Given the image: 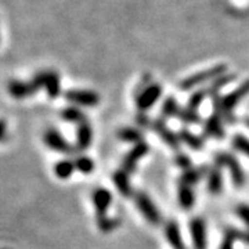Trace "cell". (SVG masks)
Segmentation results:
<instances>
[{
    "label": "cell",
    "instance_id": "6da1fadb",
    "mask_svg": "<svg viewBox=\"0 0 249 249\" xmlns=\"http://www.w3.org/2000/svg\"><path fill=\"white\" fill-rule=\"evenodd\" d=\"M249 94V79L244 80L237 89L230 91L227 96L222 97L220 94L212 96V104H213V111L219 112L223 116L224 121L229 124L234 122V109L240 104L244 98Z\"/></svg>",
    "mask_w": 249,
    "mask_h": 249
},
{
    "label": "cell",
    "instance_id": "7a4b0ae2",
    "mask_svg": "<svg viewBox=\"0 0 249 249\" xmlns=\"http://www.w3.org/2000/svg\"><path fill=\"white\" fill-rule=\"evenodd\" d=\"M47 83V71H42L35 73V76L31 80H10L7 85L10 96L17 100L31 97L37 90L45 89Z\"/></svg>",
    "mask_w": 249,
    "mask_h": 249
},
{
    "label": "cell",
    "instance_id": "3957f363",
    "mask_svg": "<svg viewBox=\"0 0 249 249\" xmlns=\"http://www.w3.org/2000/svg\"><path fill=\"white\" fill-rule=\"evenodd\" d=\"M227 70H229V67L226 64H217V65H213V67H211V68H208L205 71L193 73V75L187 76L186 79H183L178 83V89L183 90V91H188V90L194 89L196 86H201L206 82H212L216 78L227 73Z\"/></svg>",
    "mask_w": 249,
    "mask_h": 249
},
{
    "label": "cell",
    "instance_id": "277c9868",
    "mask_svg": "<svg viewBox=\"0 0 249 249\" xmlns=\"http://www.w3.org/2000/svg\"><path fill=\"white\" fill-rule=\"evenodd\" d=\"M214 166L220 168L226 166L229 172H230V176H231L232 184L237 188H242L245 186V173L244 169L241 166V163L238 160L230 154V152H219L214 155Z\"/></svg>",
    "mask_w": 249,
    "mask_h": 249
},
{
    "label": "cell",
    "instance_id": "5b68a950",
    "mask_svg": "<svg viewBox=\"0 0 249 249\" xmlns=\"http://www.w3.org/2000/svg\"><path fill=\"white\" fill-rule=\"evenodd\" d=\"M134 202L137 209L142 212L144 219L148 223H151L154 226H158L162 222V213L158 211L157 205L152 202V199L147 196L145 193L139 191L134 194Z\"/></svg>",
    "mask_w": 249,
    "mask_h": 249
},
{
    "label": "cell",
    "instance_id": "8992f818",
    "mask_svg": "<svg viewBox=\"0 0 249 249\" xmlns=\"http://www.w3.org/2000/svg\"><path fill=\"white\" fill-rule=\"evenodd\" d=\"M160 96H162V86H160L158 83L147 85L137 94V97H136V107L142 112L148 111L150 108L154 107V104L160 100Z\"/></svg>",
    "mask_w": 249,
    "mask_h": 249
},
{
    "label": "cell",
    "instance_id": "52a82bcc",
    "mask_svg": "<svg viewBox=\"0 0 249 249\" xmlns=\"http://www.w3.org/2000/svg\"><path fill=\"white\" fill-rule=\"evenodd\" d=\"M64 97H65V100L68 103L75 104V106H79V107H96L100 103L98 93L91 91V90H67L64 93Z\"/></svg>",
    "mask_w": 249,
    "mask_h": 249
},
{
    "label": "cell",
    "instance_id": "ba28073f",
    "mask_svg": "<svg viewBox=\"0 0 249 249\" xmlns=\"http://www.w3.org/2000/svg\"><path fill=\"white\" fill-rule=\"evenodd\" d=\"M43 140H45L46 145L55 152L71 155L75 151H78L76 147H72L71 144L64 139V136L55 129H49L43 136Z\"/></svg>",
    "mask_w": 249,
    "mask_h": 249
},
{
    "label": "cell",
    "instance_id": "9c48e42d",
    "mask_svg": "<svg viewBox=\"0 0 249 249\" xmlns=\"http://www.w3.org/2000/svg\"><path fill=\"white\" fill-rule=\"evenodd\" d=\"M190 234L194 249H208V230L202 217H194L190 222Z\"/></svg>",
    "mask_w": 249,
    "mask_h": 249
},
{
    "label": "cell",
    "instance_id": "30bf717a",
    "mask_svg": "<svg viewBox=\"0 0 249 249\" xmlns=\"http://www.w3.org/2000/svg\"><path fill=\"white\" fill-rule=\"evenodd\" d=\"M148 151H150V145L145 142L136 144L133 148L124 155V160H122V169L126 173H129V175L133 173L134 170H136L137 163H139V160L144 158L148 154Z\"/></svg>",
    "mask_w": 249,
    "mask_h": 249
},
{
    "label": "cell",
    "instance_id": "8fae6325",
    "mask_svg": "<svg viewBox=\"0 0 249 249\" xmlns=\"http://www.w3.org/2000/svg\"><path fill=\"white\" fill-rule=\"evenodd\" d=\"M150 127L160 136L162 142L169 145L170 148H173V150H178L180 148V142H180L178 136L175 132L170 130L163 119H154Z\"/></svg>",
    "mask_w": 249,
    "mask_h": 249
},
{
    "label": "cell",
    "instance_id": "7c38bea8",
    "mask_svg": "<svg viewBox=\"0 0 249 249\" xmlns=\"http://www.w3.org/2000/svg\"><path fill=\"white\" fill-rule=\"evenodd\" d=\"M91 201H93V206H94V211H96L97 217L106 216L108 209H109V205L112 202V194L107 188L100 187V188L93 191Z\"/></svg>",
    "mask_w": 249,
    "mask_h": 249
},
{
    "label": "cell",
    "instance_id": "4fadbf2b",
    "mask_svg": "<svg viewBox=\"0 0 249 249\" xmlns=\"http://www.w3.org/2000/svg\"><path fill=\"white\" fill-rule=\"evenodd\" d=\"M204 134L206 137L216 139V140H223L224 139L226 132H224V127H223V116L219 112L213 111V114L206 119Z\"/></svg>",
    "mask_w": 249,
    "mask_h": 249
},
{
    "label": "cell",
    "instance_id": "5bb4252c",
    "mask_svg": "<svg viewBox=\"0 0 249 249\" xmlns=\"http://www.w3.org/2000/svg\"><path fill=\"white\" fill-rule=\"evenodd\" d=\"M165 237H166L169 245L173 249H187L186 244L183 241V237H181V232H180V227L175 220H170V222L166 223Z\"/></svg>",
    "mask_w": 249,
    "mask_h": 249
},
{
    "label": "cell",
    "instance_id": "9a60e30c",
    "mask_svg": "<svg viewBox=\"0 0 249 249\" xmlns=\"http://www.w3.org/2000/svg\"><path fill=\"white\" fill-rule=\"evenodd\" d=\"M112 181H114V186L116 187V190L119 191L121 196H126V198L133 196V187L130 184L129 173H126L124 169H119L114 172Z\"/></svg>",
    "mask_w": 249,
    "mask_h": 249
},
{
    "label": "cell",
    "instance_id": "2e32d148",
    "mask_svg": "<svg viewBox=\"0 0 249 249\" xmlns=\"http://www.w3.org/2000/svg\"><path fill=\"white\" fill-rule=\"evenodd\" d=\"M93 142V130L89 122L78 124V130H76V150L78 151H85L90 147V144Z\"/></svg>",
    "mask_w": 249,
    "mask_h": 249
},
{
    "label": "cell",
    "instance_id": "e0dca14e",
    "mask_svg": "<svg viewBox=\"0 0 249 249\" xmlns=\"http://www.w3.org/2000/svg\"><path fill=\"white\" fill-rule=\"evenodd\" d=\"M178 201L181 209H184V211L193 209L196 205V193H194L193 187L180 183L178 188Z\"/></svg>",
    "mask_w": 249,
    "mask_h": 249
},
{
    "label": "cell",
    "instance_id": "ac0fdd59",
    "mask_svg": "<svg viewBox=\"0 0 249 249\" xmlns=\"http://www.w3.org/2000/svg\"><path fill=\"white\" fill-rule=\"evenodd\" d=\"M238 78V75L237 73H234V72H227V73H224L222 76H219V78H216L214 80H212V83H209V86H206V91H208V96H214V94H219L220 93V90L224 88V86H227V85H230L232 83L234 80Z\"/></svg>",
    "mask_w": 249,
    "mask_h": 249
},
{
    "label": "cell",
    "instance_id": "d6986e66",
    "mask_svg": "<svg viewBox=\"0 0 249 249\" xmlns=\"http://www.w3.org/2000/svg\"><path fill=\"white\" fill-rule=\"evenodd\" d=\"M178 139H180V142H184L187 147H190V148L194 150V151H201V150L204 148V139L199 137L198 134L190 132L188 129H181L178 133Z\"/></svg>",
    "mask_w": 249,
    "mask_h": 249
},
{
    "label": "cell",
    "instance_id": "ffe728a7",
    "mask_svg": "<svg viewBox=\"0 0 249 249\" xmlns=\"http://www.w3.org/2000/svg\"><path fill=\"white\" fill-rule=\"evenodd\" d=\"M208 191L212 196H219L223 190V176L220 168L214 166L208 172Z\"/></svg>",
    "mask_w": 249,
    "mask_h": 249
},
{
    "label": "cell",
    "instance_id": "44dd1931",
    "mask_svg": "<svg viewBox=\"0 0 249 249\" xmlns=\"http://www.w3.org/2000/svg\"><path fill=\"white\" fill-rule=\"evenodd\" d=\"M206 170L208 168H191V169L184 170L180 176V183L191 187L196 186L206 175Z\"/></svg>",
    "mask_w": 249,
    "mask_h": 249
},
{
    "label": "cell",
    "instance_id": "7402d4cb",
    "mask_svg": "<svg viewBox=\"0 0 249 249\" xmlns=\"http://www.w3.org/2000/svg\"><path fill=\"white\" fill-rule=\"evenodd\" d=\"M45 90L50 98H57L61 94V79L55 71H47V83Z\"/></svg>",
    "mask_w": 249,
    "mask_h": 249
},
{
    "label": "cell",
    "instance_id": "603a6c76",
    "mask_svg": "<svg viewBox=\"0 0 249 249\" xmlns=\"http://www.w3.org/2000/svg\"><path fill=\"white\" fill-rule=\"evenodd\" d=\"M116 136L121 142H134V144H139L142 142V133L136 129V127H121Z\"/></svg>",
    "mask_w": 249,
    "mask_h": 249
},
{
    "label": "cell",
    "instance_id": "cb8c5ba5",
    "mask_svg": "<svg viewBox=\"0 0 249 249\" xmlns=\"http://www.w3.org/2000/svg\"><path fill=\"white\" fill-rule=\"evenodd\" d=\"M61 118L67 122H71V124H82L85 122H88V118L86 115L80 111L79 108L76 107H67L62 109Z\"/></svg>",
    "mask_w": 249,
    "mask_h": 249
},
{
    "label": "cell",
    "instance_id": "d4e9b609",
    "mask_svg": "<svg viewBox=\"0 0 249 249\" xmlns=\"http://www.w3.org/2000/svg\"><path fill=\"white\" fill-rule=\"evenodd\" d=\"M75 170H76V168H75V162L70 160H60V162H57L55 166H54V173H55V176L58 178H62V180L71 178Z\"/></svg>",
    "mask_w": 249,
    "mask_h": 249
},
{
    "label": "cell",
    "instance_id": "484cf974",
    "mask_svg": "<svg viewBox=\"0 0 249 249\" xmlns=\"http://www.w3.org/2000/svg\"><path fill=\"white\" fill-rule=\"evenodd\" d=\"M178 112H180V106H178V100L175 97H168L160 108V114L165 119H169V118H178Z\"/></svg>",
    "mask_w": 249,
    "mask_h": 249
},
{
    "label": "cell",
    "instance_id": "4316f807",
    "mask_svg": "<svg viewBox=\"0 0 249 249\" xmlns=\"http://www.w3.org/2000/svg\"><path fill=\"white\" fill-rule=\"evenodd\" d=\"M178 118L186 124H201V116L198 114L196 109H193L190 107L180 108V112H178Z\"/></svg>",
    "mask_w": 249,
    "mask_h": 249
},
{
    "label": "cell",
    "instance_id": "83f0119b",
    "mask_svg": "<svg viewBox=\"0 0 249 249\" xmlns=\"http://www.w3.org/2000/svg\"><path fill=\"white\" fill-rule=\"evenodd\" d=\"M75 168L78 172L83 173V175H90L93 173V170L96 169V163L93 162L91 158L86 157V155H82V157H78L75 158Z\"/></svg>",
    "mask_w": 249,
    "mask_h": 249
},
{
    "label": "cell",
    "instance_id": "f1b7e54d",
    "mask_svg": "<svg viewBox=\"0 0 249 249\" xmlns=\"http://www.w3.org/2000/svg\"><path fill=\"white\" fill-rule=\"evenodd\" d=\"M97 226L100 229V231L103 232H111L115 230L116 227L119 226V220L114 219V217H109V216H100L97 217Z\"/></svg>",
    "mask_w": 249,
    "mask_h": 249
},
{
    "label": "cell",
    "instance_id": "f546056e",
    "mask_svg": "<svg viewBox=\"0 0 249 249\" xmlns=\"http://www.w3.org/2000/svg\"><path fill=\"white\" fill-rule=\"evenodd\" d=\"M208 97V91H206V88H202V89L196 90L190 98H188V103H187V107L193 108V109H198V107L204 103L205 98Z\"/></svg>",
    "mask_w": 249,
    "mask_h": 249
},
{
    "label": "cell",
    "instance_id": "4dcf8cb0",
    "mask_svg": "<svg viewBox=\"0 0 249 249\" xmlns=\"http://www.w3.org/2000/svg\"><path fill=\"white\" fill-rule=\"evenodd\" d=\"M232 147H234V150L249 157V139L245 137L244 134H235L232 137Z\"/></svg>",
    "mask_w": 249,
    "mask_h": 249
},
{
    "label": "cell",
    "instance_id": "1f68e13d",
    "mask_svg": "<svg viewBox=\"0 0 249 249\" xmlns=\"http://www.w3.org/2000/svg\"><path fill=\"white\" fill-rule=\"evenodd\" d=\"M224 237L231 241H241L244 244L249 245V230L248 231H241L238 229H227L224 232Z\"/></svg>",
    "mask_w": 249,
    "mask_h": 249
},
{
    "label": "cell",
    "instance_id": "d6a6232c",
    "mask_svg": "<svg viewBox=\"0 0 249 249\" xmlns=\"http://www.w3.org/2000/svg\"><path fill=\"white\" fill-rule=\"evenodd\" d=\"M175 163H176V165H178V168L183 170V172L193 168L190 157H188V155H186V154H183V152H178V155L175 157Z\"/></svg>",
    "mask_w": 249,
    "mask_h": 249
},
{
    "label": "cell",
    "instance_id": "836d02e7",
    "mask_svg": "<svg viewBox=\"0 0 249 249\" xmlns=\"http://www.w3.org/2000/svg\"><path fill=\"white\" fill-rule=\"evenodd\" d=\"M235 214L240 217L245 226L249 229V205L248 204H238L235 208Z\"/></svg>",
    "mask_w": 249,
    "mask_h": 249
},
{
    "label": "cell",
    "instance_id": "e575fe53",
    "mask_svg": "<svg viewBox=\"0 0 249 249\" xmlns=\"http://www.w3.org/2000/svg\"><path fill=\"white\" fill-rule=\"evenodd\" d=\"M137 116H139V118H137V124H142V126H151L152 121L148 119V116H145L144 114H142V115H137Z\"/></svg>",
    "mask_w": 249,
    "mask_h": 249
},
{
    "label": "cell",
    "instance_id": "d590c367",
    "mask_svg": "<svg viewBox=\"0 0 249 249\" xmlns=\"http://www.w3.org/2000/svg\"><path fill=\"white\" fill-rule=\"evenodd\" d=\"M220 249H234V241L229 240V238L224 237L222 245H220Z\"/></svg>",
    "mask_w": 249,
    "mask_h": 249
},
{
    "label": "cell",
    "instance_id": "8d00e7d4",
    "mask_svg": "<svg viewBox=\"0 0 249 249\" xmlns=\"http://www.w3.org/2000/svg\"><path fill=\"white\" fill-rule=\"evenodd\" d=\"M6 127H7L6 122L3 119H0V140H3V137L6 136V130H7Z\"/></svg>",
    "mask_w": 249,
    "mask_h": 249
},
{
    "label": "cell",
    "instance_id": "74e56055",
    "mask_svg": "<svg viewBox=\"0 0 249 249\" xmlns=\"http://www.w3.org/2000/svg\"><path fill=\"white\" fill-rule=\"evenodd\" d=\"M244 124H245V126L249 129V116H245V119H244Z\"/></svg>",
    "mask_w": 249,
    "mask_h": 249
}]
</instances>
